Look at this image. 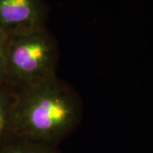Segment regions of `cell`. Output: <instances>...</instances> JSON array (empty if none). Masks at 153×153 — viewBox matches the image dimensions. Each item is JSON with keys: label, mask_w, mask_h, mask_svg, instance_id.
I'll list each match as a JSON object with an SVG mask.
<instances>
[{"label": "cell", "mask_w": 153, "mask_h": 153, "mask_svg": "<svg viewBox=\"0 0 153 153\" xmlns=\"http://www.w3.org/2000/svg\"><path fill=\"white\" fill-rule=\"evenodd\" d=\"M59 57L58 42L47 27L9 33L5 83L17 90L57 76Z\"/></svg>", "instance_id": "7a4b0ae2"}, {"label": "cell", "mask_w": 153, "mask_h": 153, "mask_svg": "<svg viewBox=\"0 0 153 153\" xmlns=\"http://www.w3.org/2000/svg\"><path fill=\"white\" fill-rule=\"evenodd\" d=\"M82 116L80 95L57 76L16 90V136L59 146Z\"/></svg>", "instance_id": "6da1fadb"}, {"label": "cell", "mask_w": 153, "mask_h": 153, "mask_svg": "<svg viewBox=\"0 0 153 153\" xmlns=\"http://www.w3.org/2000/svg\"><path fill=\"white\" fill-rule=\"evenodd\" d=\"M49 10L44 0H0V27L8 33L46 27Z\"/></svg>", "instance_id": "3957f363"}, {"label": "cell", "mask_w": 153, "mask_h": 153, "mask_svg": "<svg viewBox=\"0 0 153 153\" xmlns=\"http://www.w3.org/2000/svg\"><path fill=\"white\" fill-rule=\"evenodd\" d=\"M0 153H62L59 146L14 136L0 146Z\"/></svg>", "instance_id": "5b68a950"}, {"label": "cell", "mask_w": 153, "mask_h": 153, "mask_svg": "<svg viewBox=\"0 0 153 153\" xmlns=\"http://www.w3.org/2000/svg\"><path fill=\"white\" fill-rule=\"evenodd\" d=\"M16 90L0 83V146L16 136L14 127V111Z\"/></svg>", "instance_id": "277c9868"}, {"label": "cell", "mask_w": 153, "mask_h": 153, "mask_svg": "<svg viewBox=\"0 0 153 153\" xmlns=\"http://www.w3.org/2000/svg\"><path fill=\"white\" fill-rule=\"evenodd\" d=\"M9 33L0 27V83H5L6 49Z\"/></svg>", "instance_id": "8992f818"}]
</instances>
